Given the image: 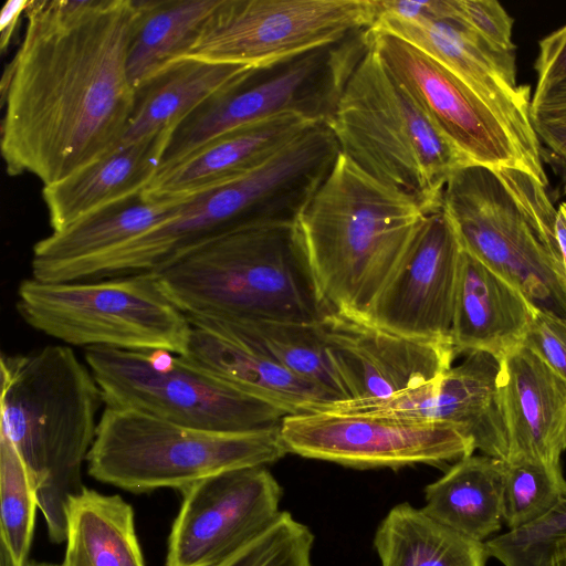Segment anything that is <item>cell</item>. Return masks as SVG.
<instances>
[{"label": "cell", "instance_id": "obj_1", "mask_svg": "<svg viewBox=\"0 0 566 566\" xmlns=\"http://www.w3.org/2000/svg\"><path fill=\"white\" fill-rule=\"evenodd\" d=\"M1 82V153L11 176L43 186L114 150L134 112L127 55L136 0L30 1Z\"/></svg>", "mask_w": 566, "mask_h": 566}, {"label": "cell", "instance_id": "obj_2", "mask_svg": "<svg viewBox=\"0 0 566 566\" xmlns=\"http://www.w3.org/2000/svg\"><path fill=\"white\" fill-rule=\"evenodd\" d=\"M1 429L29 473L51 542L66 541L67 507L85 488L102 391L70 346L1 356Z\"/></svg>", "mask_w": 566, "mask_h": 566}, {"label": "cell", "instance_id": "obj_3", "mask_svg": "<svg viewBox=\"0 0 566 566\" xmlns=\"http://www.w3.org/2000/svg\"><path fill=\"white\" fill-rule=\"evenodd\" d=\"M426 216L339 151L295 222L327 310L366 319Z\"/></svg>", "mask_w": 566, "mask_h": 566}, {"label": "cell", "instance_id": "obj_4", "mask_svg": "<svg viewBox=\"0 0 566 566\" xmlns=\"http://www.w3.org/2000/svg\"><path fill=\"white\" fill-rule=\"evenodd\" d=\"M154 273L186 315L317 324L329 312L295 223L221 232Z\"/></svg>", "mask_w": 566, "mask_h": 566}, {"label": "cell", "instance_id": "obj_5", "mask_svg": "<svg viewBox=\"0 0 566 566\" xmlns=\"http://www.w3.org/2000/svg\"><path fill=\"white\" fill-rule=\"evenodd\" d=\"M442 209L464 251L517 289L537 312L566 318L557 209L545 186L521 169L468 165L449 178Z\"/></svg>", "mask_w": 566, "mask_h": 566}, {"label": "cell", "instance_id": "obj_6", "mask_svg": "<svg viewBox=\"0 0 566 566\" xmlns=\"http://www.w3.org/2000/svg\"><path fill=\"white\" fill-rule=\"evenodd\" d=\"M327 125L342 154L424 214L442 208L449 178L472 165L389 73L370 40Z\"/></svg>", "mask_w": 566, "mask_h": 566}, {"label": "cell", "instance_id": "obj_7", "mask_svg": "<svg viewBox=\"0 0 566 566\" xmlns=\"http://www.w3.org/2000/svg\"><path fill=\"white\" fill-rule=\"evenodd\" d=\"M286 452L280 426L213 432L105 406L86 463L93 479L129 492L182 491L221 472L265 467Z\"/></svg>", "mask_w": 566, "mask_h": 566}, {"label": "cell", "instance_id": "obj_8", "mask_svg": "<svg viewBox=\"0 0 566 566\" xmlns=\"http://www.w3.org/2000/svg\"><path fill=\"white\" fill-rule=\"evenodd\" d=\"M17 308L32 328L73 346L182 355L187 315L154 272L95 281L23 280Z\"/></svg>", "mask_w": 566, "mask_h": 566}, {"label": "cell", "instance_id": "obj_9", "mask_svg": "<svg viewBox=\"0 0 566 566\" xmlns=\"http://www.w3.org/2000/svg\"><path fill=\"white\" fill-rule=\"evenodd\" d=\"M84 358L105 406L213 432L274 428L289 415L170 352L88 347Z\"/></svg>", "mask_w": 566, "mask_h": 566}, {"label": "cell", "instance_id": "obj_10", "mask_svg": "<svg viewBox=\"0 0 566 566\" xmlns=\"http://www.w3.org/2000/svg\"><path fill=\"white\" fill-rule=\"evenodd\" d=\"M368 45V29H364L336 43L255 69L177 125L160 169L226 133L275 115L292 113L328 123Z\"/></svg>", "mask_w": 566, "mask_h": 566}, {"label": "cell", "instance_id": "obj_11", "mask_svg": "<svg viewBox=\"0 0 566 566\" xmlns=\"http://www.w3.org/2000/svg\"><path fill=\"white\" fill-rule=\"evenodd\" d=\"M375 19L373 0H220L178 60L262 69L369 29Z\"/></svg>", "mask_w": 566, "mask_h": 566}, {"label": "cell", "instance_id": "obj_12", "mask_svg": "<svg viewBox=\"0 0 566 566\" xmlns=\"http://www.w3.org/2000/svg\"><path fill=\"white\" fill-rule=\"evenodd\" d=\"M368 34L389 73L472 165L521 169L547 187L542 151L479 93L402 39L371 29Z\"/></svg>", "mask_w": 566, "mask_h": 566}, {"label": "cell", "instance_id": "obj_13", "mask_svg": "<svg viewBox=\"0 0 566 566\" xmlns=\"http://www.w3.org/2000/svg\"><path fill=\"white\" fill-rule=\"evenodd\" d=\"M280 431L287 452L358 469L437 465L475 450L452 423L326 410L286 415Z\"/></svg>", "mask_w": 566, "mask_h": 566}, {"label": "cell", "instance_id": "obj_14", "mask_svg": "<svg viewBox=\"0 0 566 566\" xmlns=\"http://www.w3.org/2000/svg\"><path fill=\"white\" fill-rule=\"evenodd\" d=\"M181 492L166 566H214L260 536L281 513L282 489L265 467L221 472Z\"/></svg>", "mask_w": 566, "mask_h": 566}, {"label": "cell", "instance_id": "obj_15", "mask_svg": "<svg viewBox=\"0 0 566 566\" xmlns=\"http://www.w3.org/2000/svg\"><path fill=\"white\" fill-rule=\"evenodd\" d=\"M461 254L443 209L427 214L366 321L413 338L451 340Z\"/></svg>", "mask_w": 566, "mask_h": 566}, {"label": "cell", "instance_id": "obj_16", "mask_svg": "<svg viewBox=\"0 0 566 566\" xmlns=\"http://www.w3.org/2000/svg\"><path fill=\"white\" fill-rule=\"evenodd\" d=\"M501 359L474 350L439 378L382 400L334 402L339 413L382 416L428 422H448L463 429L475 450L506 461L507 439L500 398Z\"/></svg>", "mask_w": 566, "mask_h": 566}, {"label": "cell", "instance_id": "obj_17", "mask_svg": "<svg viewBox=\"0 0 566 566\" xmlns=\"http://www.w3.org/2000/svg\"><path fill=\"white\" fill-rule=\"evenodd\" d=\"M318 326L349 400H382L423 386L457 355L451 340L405 336L337 312Z\"/></svg>", "mask_w": 566, "mask_h": 566}, {"label": "cell", "instance_id": "obj_18", "mask_svg": "<svg viewBox=\"0 0 566 566\" xmlns=\"http://www.w3.org/2000/svg\"><path fill=\"white\" fill-rule=\"evenodd\" d=\"M374 31L395 35L442 64L496 108L542 151L531 120L530 86L516 81L515 51L499 49L455 20L378 19Z\"/></svg>", "mask_w": 566, "mask_h": 566}, {"label": "cell", "instance_id": "obj_19", "mask_svg": "<svg viewBox=\"0 0 566 566\" xmlns=\"http://www.w3.org/2000/svg\"><path fill=\"white\" fill-rule=\"evenodd\" d=\"M187 317L190 333L181 356L196 366L289 415L321 410L336 402L329 394L276 363L226 319Z\"/></svg>", "mask_w": 566, "mask_h": 566}, {"label": "cell", "instance_id": "obj_20", "mask_svg": "<svg viewBox=\"0 0 566 566\" xmlns=\"http://www.w3.org/2000/svg\"><path fill=\"white\" fill-rule=\"evenodd\" d=\"M500 398L506 461L560 464L566 450V381L521 344L501 358Z\"/></svg>", "mask_w": 566, "mask_h": 566}, {"label": "cell", "instance_id": "obj_21", "mask_svg": "<svg viewBox=\"0 0 566 566\" xmlns=\"http://www.w3.org/2000/svg\"><path fill=\"white\" fill-rule=\"evenodd\" d=\"M315 124L318 123L287 113L226 133L159 169L140 197L159 202L198 196L254 169Z\"/></svg>", "mask_w": 566, "mask_h": 566}, {"label": "cell", "instance_id": "obj_22", "mask_svg": "<svg viewBox=\"0 0 566 566\" xmlns=\"http://www.w3.org/2000/svg\"><path fill=\"white\" fill-rule=\"evenodd\" d=\"M174 129L166 128L116 148L69 177L43 186L42 196L53 231L140 196L160 169Z\"/></svg>", "mask_w": 566, "mask_h": 566}, {"label": "cell", "instance_id": "obj_23", "mask_svg": "<svg viewBox=\"0 0 566 566\" xmlns=\"http://www.w3.org/2000/svg\"><path fill=\"white\" fill-rule=\"evenodd\" d=\"M537 311L525 296L462 249L450 338L455 350L500 359L520 346Z\"/></svg>", "mask_w": 566, "mask_h": 566}, {"label": "cell", "instance_id": "obj_24", "mask_svg": "<svg viewBox=\"0 0 566 566\" xmlns=\"http://www.w3.org/2000/svg\"><path fill=\"white\" fill-rule=\"evenodd\" d=\"M182 201L154 202L138 196L52 231L33 247L32 279L59 282L73 266L106 253L172 218Z\"/></svg>", "mask_w": 566, "mask_h": 566}, {"label": "cell", "instance_id": "obj_25", "mask_svg": "<svg viewBox=\"0 0 566 566\" xmlns=\"http://www.w3.org/2000/svg\"><path fill=\"white\" fill-rule=\"evenodd\" d=\"M254 70L243 65L177 60L136 92L133 115L116 148L163 129L176 128L201 105L231 90Z\"/></svg>", "mask_w": 566, "mask_h": 566}, {"label": "cell", "instance_id": "obj_26", "mask_svg": "<svg viewBox=\"0 0 566 566\" xmlns=\"http://www.w3.org/2000/svg\"><path fill=\"white\" fill-rule=\"evenodd\" d=\"M502 492L503 461L471 454L426 486L422 509L462 535L485 543L503 522Z\"/></svg>", "mask_w": 566, "mask_h": 566}, {"label": "cell", "instance_id": "obj_27", "mask_svg": "<svg viewBox=\"0 0 566 566\" xmlns=\"http://www.w3.org/2000/svg\"><path fill=\"white\" fill-rule=\"evenodd\" d=\"M63 566H145L134 511L118 495L84 488L67 507Z\"/></svg>", "mask_w": 566, "mask_h": 566}, {"label": "cell", "instance_id": "obj_28", "mask_svg": "<svg viewBox=\"0 0 566 566\" xmlns=\"http://www.w3.org/2000/svg\"><path fill=\"white\" fill-rule=\"evenodd\" d=\"M375 549L381 566H485V543L471 539L408 503L379 524Z\"/></svg>", "mask_w": 566, "mask_h": 566}, {"label": "cell", "instance_id": "obj_29", "mask_svg": "<svg viewBox=\"0 0 566 566\" xmlns=\"http://www.w3.org/2000/svg\"><path fill=\"white\" fill-rule=\"evenodd\" d=\"M220 0L138 1L139 15L127 55L137 92L177 61Z\"/></svg>", "mask_w": 566, "mask_h": 566}, {"label": "cell", "instance_id": "obj_30", "mask_svg": "<svg viewBox=\"0 0 566 566\" xmlns=\"http://www.w3.org/2000/svg\"><path fill=\"white\" fill-rule=\"evenodd\" d=\"M220 318L276 363L316 385L336 401L349 400L318 323Z\"/></svg>", "mask_w": 566, "mask_h": 566}, {"label": "cell", "instance_id": "obj_31", "mask_svg": "<svg viewBox=\"0 0 566 566\" xmlns=\"http://www.w3.org/2000/svg\"><path fill=\"white\" fill-rule=\"evenodd\" d=\"M566 501L560 464L503 461L502 520L510 531L532 526Z\"/></svg>", "mask_w": 566, "mask_h": 566}, {"label": "cell", "instance_id": "obj_32", "mask_svg": "<svg viewBox=\"0 0 566 566\" xmlns=\"http://www.w3.org/2000/svg\"><path fill=\"white\" fill-rule=\"evenodd\" d=\"M38 499L15 448L0 433L1 545L15 566H25L32 542Z\"/></svg>", "mask_w": 566, "mask_h": 566}, {"label": "cell", "instance_id": "obj_33", "mask_svg": "<svg viewBox=\"0 0 566 566\" xmlns=\"http://www.w3.org/2000/svg\"><path fill=\"white\" fill-rule=\"evenodd\" d=\"M314 536L289 512H281L260 536L214 566H313Z\"/></svg>", "mask_w": 566, "mask_h": 566}, {"label": "cell", "instance_id": "obj_34", "mask_svg": "<svg viewBox=\"0 0 566 566\" xmlns=\"http://www.w3.org/2000/svg\"><path fill=\"white\" fill-rule=\"evenodd\" d=\"M562 539H566V501L541 522L497 535L485 546L504 566H546Z\"/></svg>", "mask_w": 566, "mask_h": 566}, {"label": "cell", "instance_id": "obj_35", "mask_svg": "<svg viewBox=\"0 0 566 566\" xmlns=\"http://www.w3.org/2000/svg\"><path fill=\"white\" fill-rule=\"evenodd\" d=\"M531 120L539 142L562 170L566 193V81L533 96Z\"/></svg>", "mask_w": 566, "mask_h": 566}, {"label": "cell", "instance_id": "obj_36", "mask_svg": "<svg viewBox=\"0 0 566 566\" xmlns=\"http://www.w3.org/2000/svg\"><path fill=\"white\" fill-rule=\"evenodd\" d=\"M452 15L448 20H455L492 45L515 51L512 41L514 20L506 10L494 0H451Z\"/></svg>", "mask_w": 566, "mask_h": 566}, {"label": "cell", "instance_id": "obj_37", "mask_svg": "<svg viewBox=\"0 0 566 566\" xmlns=\"http://www.w3.org/2000/svg\"><path fill=\"white\" fill-rule=\"evenodd\" d=\"M522 345L566 381V318L536 312Z\"/></svg>", "mask_w": 566, "mask_h": 566}, {"label": "cell", "instance_id": "obj_38", "mask_svg": "<svg viewBox=\"0 0 566 566\" xmlns=\"http://www.w3.org/2000/svg\"><path fill=\"white\" fill-rule=\"evenodd\" d=\"M534 69L537 81L533 96L566 81V24L538 42Z\"/></svg>", "mask_w": 566, "mask_h": 566}, {"label": "cell", "instance_id": "obj_39", "mask_svg": "<svg viewBox=\"0 0 566 566\" xmlns=\"http://www.w3.org/2000/svg\"><path fill=\"white\" fill-rule=\"evenodd\" d=\"M376 19L402 21L446 20L451 15L450 0H373Z\"/></svg>", "mask_w": 566, "mask_h": 566}, {"label": "cell", "instance_id": "obj_40", "mask_svg": "<svg viewBox=\"0 0 566 566\" xmlns=\"http://www.w3.org/2000/svg\"><path fill=\"white\" fill-rule=\"evenodd\" d=\"M31 0H11L2 8L0 15L1 50L8 48L18 27V22L23 13L27 12Z\"/></svg>", "mask_w": 566, "mask_h": 566}, {"label": "cell", "instance_id": "obj_41", "mask_svg": "<svg viewBox=\"0 0 566 566\" xmlns=\"http://www.w3.org/2000/svg\"><path fill=\"white\" fill-rule=\"evenodd\" d=\"M556 235L566 269V201L562 202L557 208Z\"/></svg>", "mask_w": 566, "mask_h": 566}, {"label": "cell", "instance_id": "obj_42", "mask_svg": "<svg viewBox=\"0 0 566 566\" xmlns=\"http://www.w3.org/2000/svg\"><path fill=\"white\" fill-rule=\"evenodd\" d=\"M546 566H566V539L557 542Z\"/></svg>", "mask_w": 566, "mask_h": 566}, {"label": "cell", "instance_id": "obj_43", "mask_svg": "<svg viewBox=\"0 0 566 566\" xmlns=\"http://www.w3.org/2000/svg\"><path fill=\"white\" fill-rule=\"evenodd\" d=\"M25 566H63V564L62 565H57V564H51V563H35V562H30L29 563L28 562L25 564Z\"/></svg>", "mask_w": 566, "mask_h": 566}]
</instances>
